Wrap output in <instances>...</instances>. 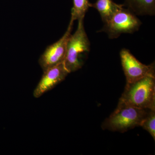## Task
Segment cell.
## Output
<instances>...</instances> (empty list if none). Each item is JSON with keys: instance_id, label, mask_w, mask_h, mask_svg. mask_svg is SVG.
Returning a JSON list of instances; mask_svg holds the SVG:
<instances>
[{"instance_id": "8", "label": "cell", "mask_w": 155, "mask_h": 155, "mask_svg": "<svg viewBox=\"0 0 155 155\" xmlns=\"http://www.w3.org/2000/svg\"><path fill=\"white\" fill-rule=\"evenodd\" d=\"M124 6V5L116 4L113 0H96V2L89 4V7L96 9L99 13L104 24Z\"/></svg>"}, {"instance_id": "6", "label": "cell", "mask_w": 155, "mask_h": 155, "mask_svg": "<svg viewBox=\"0 0 155 155\" xmlns=\"http://www.w3.org/2000/svg\"><path fill=\"white\" fill-rule=\"evenodd\" d=\"M120 56L127 83H132L148 74L155 72L154 63L149 65L143 64L127 49H122Z\"/></svg>"}, {"instance_id": "1", "label": "cell", "mask_w": 155, "mask_h": 155, "mask_svg": "<svg viewBox=\"0 0 155 155\" xmlns=\"http://www.w3.org/2000/svg\"><path fill=\"white\" fill-rule=\"evenodd\" d=\"M119 104L155 110V72L132 83H126Z\"/></svg>"}, {"instance_id": "7", "label": "cell", "mask_w": 155, "mask_h": 155, "mask_svg": "<svg viewBox=\"0 0 155 155\" xmlns=\"http://www.w3.org/2000/svg\"><path fill=\"white\" fill-rule=\"evenodd\" d=\"M69 73L64 62L44 71L41 79L34 91V97L35 98L40 97L63 81Z\"/></svg>"}, {"instance_id": "5", "label": "cell", "mask_w": 155, "mask_h": 155, "mask_svg": "<svg viewBox=\"0 0 155 155\" xmlns=\"http://www.w3.org/2000/svg\"><path fill=\"white\" fill-rule=\"evenodd\" d=\"M74 21L71 19L67 31L58 41L48 46L38 60L43 71L64 62L66 57L67 43L72 32Z\"/></svg>"}, {"instance_id": "9", "label": "cell", "mask_w": 155, "mask_h": 155, "mask_svg": "<svg viewBox=\"0 0 155 155\" xmlns=\"http://www.w3.org/2000/svg\"><path fill=\"white\" fill-rule=\"evenodd\" d=\"M123 5L136 15L155 14V0H125Z\"/></svg>"}, {"instance_id": "2", "label": "cell", "mask_w": 155, "mask_h": 155, "mask_svg": "<svg viewBox=\"0 0 155 155\" xmlns=\"http://www.w3.org/2000/svg\"><path fill=\"white\" fill-rule=\"evenodd\" d=\"M150 110L118 104L115 110L105 120L102 127L104 130L125 132L140 126Z\"/></svg>"}, {"instance_id": "4", "label": "cell", "mask_w": 155, "mask_h": 155, "mask_svg": "<svg viewBox=\"0 0 155 155\" xmlns=\"http://www.w3.org/2000/svg\"><path fill=\"white\" fill-rule=\"evenodd\" d=\"M141 24L135 14L124 6L105 23L99 31L107 34L110 39L116 38L122 34H132L137 31Z\"/></svg>"}, {"instance_id": "3", "label": "cell", "mask_w": 155, "mask_h": 155, "mask_svg": "<svg viewBox=\"0 0 155 155\" xmlns=\"http://www.w3.org/2000/svg\"><path fill=\"white\" fill-rule=\"evenodd\" d=\"M84 19L78 20L77 29L75 33L71 35L67 43L64 63L69 73L82 67L84 58L90 50V42L84 28Z\"/></svg>"}, {"instance_id": "10", "label": "cell", "mask_w": 155, "mask_h": 155, "mask_svg": "<svg viewBox=\"0 0 155 155\" xmlns=\"http://www.w3.org/2000/svg\"><path fill=\"white\" fill-rule=\"evenodd\" d=\"M73 4L71 19L74 21L84 18L90 8L89 0H73Z\"/></svg>"}, {"instance_id": "11", "label": "cell", "mask_w": 155, "mask_h": 155, "mask_svg": "<svg viewBox=\"0 0 155 155\" xmlns=\"http://www.w3.org/2000/svg\"><path fill=\"white\" fill-rule=\"evenodd\" d=\"M140 126L146 130L155 140V110H150Z\"/></svg>"}]
</instances>
